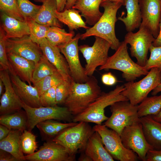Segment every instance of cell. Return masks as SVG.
<instances>
[{
    "label": "cell",
    "mask_w": 161,
    "mask_h": 161,
    "mask_svg": "<svg viewBox=\"0 0 161 161\" xmlns=\"http://www.w3.org/2000/svg\"><path fill=\"white\" fill-rule=\"evenodd\" d=\"M122 5V3L119 2L102 1L100 6L104 8V11L102 16L92 27L80 35V39L83 40L92 36L99 37L108 41L111 49L117 50L121 42L116 37L115 26L117 20V12Z\"/></svg>",
    "instance_id": "1"
},
{
    "label": "cell",
    "mask_w": 161,
    "mask_h": 161,
    "mask_svg": "<svg viewBox=\"0 0 161 161\" xmlns=\"http://www.w3.org/2000/svg\"><path fill=\"white\" fill-rule=\"evenodd\" d=\"M155 39L148 29L140 26L137 32H128L124 41L130 45L129 49L131 56L136 59L138 64L144 67L148 59L147 55L150 48Z\"/></svg>",
    "instance_id": "11"
},
{
    "label": "cell",
    "mask_w": 161,
    "mask_h": 161,
    "mask_svg": "<svg viewBox=\"0 0 161 161\" xmlns=\"http://www.w3.org/2000/svg\"><path fill=\"white\" fill-rule=\"evenodd\" d=\"M76 1L77 0H67L65 9H69L72 8Z\"/></svg>",
    "instance_id": "50"
},
{
    "label": "cell",
    "mask_w": 161,
    "mask_h": 161,
    "mask_svg": "<svg viewBox=\"0 0 161 161\" xmlns=\"http://www.w3.org/2000/svg\"><path fill=\"white\" fill-rule=\"evenodd\" d=\"M125 89L123 85H117L114 89L101 95L83 112L73 116L72 122H84L101 125L109 118L105 114L108 106L118 101L128 100L121 92Z\"/></svg>",
    "instance_id": "3"
},
{
    "label": "cell",
    "mask_w": 161,
    "mask_h": 161,
    "mask_svg": "<svg viewBox=\"0 0 161 161\" xmlns=\"http://www.w3.org/2000/svg\"><path fill=\"white\" fill-rule=\"evenodd\" d=\"M137 107L140 118L157 114L161 110V94L147 97L138 105Z\"/></svg>",
    "instance_id": "31"
},
{
    "label": "cell",
    "mask_w": 161,
    "mask_h": 161,
    "mask_svg": "<svg viewBox=\"0 0 161 161\" xmlns=\"http://www.w3.org/2000/svg\"><path fill=\"white\" fill-rule=\"evenodd\" d=\"M19 10L25 21L34 20L41 6L35 4L29 0H17Z\"/></svg>",
    "instance_id": "37"
},
{
    "label": "cell",
    "mask_w": 161,
    "mask_h": 161,
    "mask_svg": "<svg viewBox=\"0 0 161 161\" xmlns=\"http://www.w3.org/2000/svg\"><path fill=\"white\" fill-rule=\"evenodd\" d=\"M27 21L29 28L30 38L33 42L39 45L41 41L46 38L49 27L39 24L34 20Z\"/></svg>",
    "instance_id": "34"
},
{
    "label": "cell",
    "mask_w": 161,
    "mask_h": 161,
    "mask_svg": "<svg viewBox=\"0 0 161 161\" xmlns=\"http://www.w3.org/2000/svg\"><path fill=\"white\" fill-rule=\"evenodd\" d=\"M72 80H63L56 85V100L57 105L64 104L69 93Z\"/></svg>",
    "instance_id": "40"
},
{
    "label": "cell",
    "mask_w": 161,
    "mask_h": 161,
    "mask_svg": "<svg viewBox=\"0 0 161 161\" xmlns=\"http://www.w3.org/2000/svg\"><path fill=\"white\" fill-rule=\"evenodd\" d=\"M22 132L18 130L11 129L7 137L0 140V149L10 153L19 161L25 160L20 142Z\"/></svg>",
    "instance_id": "27"
},
{
    "label": "cell",
    "mask_w": 161,
    "mask_h": 161,
    "mask_svg": "<svg viewBox=\"0 0 161 161\" xmlns=\"http://www.w3.org/2000/svg\"><path fill=\"white\" fill-rule=\"evenodd\" d=\"M142 22L140 26L148 29L156 38L161 19V0H139Z\"/></svg>",
    "instance_id": "15"
},
{
    "label": "cell",
    "mask_w": 161,
    "mask_h": 161,
    "mask_svg": "<svg viewBox=\"0 0 161 161\" xmlns=\"http://www.w3.org/2000/svg\"><path fill=\"white\" fill-rule=\"evenodd\" d=\"M5 90L4 84L2 80L0 78V97H1L4 93V90Z\"/></svg>",
    "instance_id": "53"
},
{
    "label": "cell",
    "mask_w": 161,
    "mask_h": 161,
    "mask_svg": "<svg viewBox=\"0 0 161 161\" xmlns=\"http://www.w3.org/2000/svg\"><path fill=\"white\" fill-rule=\"evenodd\" d=\"M7 39L5 32L1 26L0 28V70L9 71L10 66L6 51Z\"/></svg>",
    "instance_id": "41"
},
{
    "label": "cell",
    "mask_w": 161,
    "mask_h": 161,
    "mask_svg": "<svg viewBox=\"0 0 161 161\" xmlns=\"http://www.w3.org/2000/svg\"><path fill=\"white\" fill-rule=\"evenodd\" d=\"M39 46L43 54L56 68L64 80H72L68 64L58 47L52 45L46 38Z\"/></svg>",
    "instance_id": "19"
},
{
    "label": "cell",
    "mask_w": 161,
    "mask_h": 161,
    "mask_svg": "<svg viewBox=\"0 0 161 161\" xmlns=\"http://www.w3.org/2000/svg\"><path fill=\"white\" fill-rule=\"evenodd\" d=\"M92 46L83 45L79 46V50L85 59V71L88 76H92L96 68L104 65L108 59V52L111 45L105 39L95 36Z\"/></svg>",
    "instance_id": "10"
},
{
    "label": "cell",
    "mask_w": 161,
    "mask_h": 161,
    "mask_svg": "<svg viewBox=\"0 0 161 161\" xmlns=\"http://www.w3.org/2000/svg\"><path fill=\"white\" fill-rule=\"evenodd\" d=\"M127 44L124 41L112 55L109 57L106 63L99 70L114 69L122 72V77L127 82L134 81L137 78L148 72L144 67L134 62L128 52Z\"/></svg>",
    "instance_id": "4"
},
{
    "label": "cell",
    "mask_w": 161,
    "mask_h": 161,
    "mask_svg": "<svg viewBox=\"0 0 161 161\" xmlns=\"http://www.w3.org/2000/svg\"><path fill=\"white\" fill-rule=\"evenodd\" d=\"M1 16V27L7 39L20 38L29 35V28L27 21L18 20L2 12Z\"/></svg>",
    "instance_id": "21"
},
{
    "label": "cell",
    "mask_w": 161,
    "mask_h": 161,
    "mask_svg": "<svg viewBox=\"0 0 161 161\" xmlns=\"http://www.w3.org/2000/svg\"><path fill=\"white\" fill-rule=\"evenodd\" d=\"M93 128L100 135L105 148L114 159L120 161L139 160L135 152L124 146L120 135L117 132L109 129L104 125L96 124Z\"/></svg>",
    "instance_id": "8"
},
{
    "label": "cell",
    "mask_w": 161,
    "mask_h": 161,
    "mask_svg": "<svg viewBox=\"0 0 161 161\" xmlns=\"http://www.w3.org/2000/svg\"><path fill=\"white\" fill-rule=\"evenodd\" d=\"M64 80L58 72L48 75L33 85L37 89L40 96L49 89Z\"/></svg>",
    "instance_id": "35"
},
{
    "label": "cell",
    "mask_w": 161,
    "mask_h": 161,
    "mask_svg": "<svg viewBox=\"0 0 161 161\" xmlns=\"http://www.w3.org/2000/svg\"><path fill=\"white\" fill-rule=\"evenodd\" d=\"M160 83L161 71L157 68H153L139 81L127 82L124 83L125 89L121 93L131 104L138 105Z\"/></svg>",
    "instance_id": "6"
},
{
    "label": "cell",
    "mask_w": 161,
    "mask_h": 161,
    "mask_svg": "<svg viewBox=\"0 0 161 161\" xmlns=\"http://www.w3.org/2000/svg\"><path fill=\"white\" fill-rule=\"evenodd\" d=\"M36 1L43 3L46 0H34Z\"/></svg>",
    "instance_id": "55"
},
{
    "label": "cell",
    "mask_w": 161,
    "mask_h": 161,
    "mask_svg": "<svg viewBox=\"0 0 161 161\" xmlns=\"http://www.w3.org/2000/svg\"><path fill=\"white\" fill-rule=\"evenodd\" d=\"M146 161H161V150H149L146 156Z\"/></svg>",
    "instance_id": "44"
},
{
    "label": "cell",
    "mask_w": 161,
    "mask_h": 161,
    "mask_svg": "<svg viewBox=\"0 0 161 161\" xmlns=\"http://www.w3.org/2000/svg\"><path fill=\"white\" fill-rule=\"evenodd\" d=\"M149 51L150 57L144 66L148 71L153 68H157L161 71V46H151Z\"/></svg>",
    "instance_id": "39"
},
{
    "label": "cell",
    "mask_w": 161,
    "mask_h": 161,
    "mask_svg": "<svg viewBox=\"0 0 161 161\" xmlns=\"http://www.w3.org/2000/svg\"><path fill=\"white\" fill-rule=\"evenodd\" d=\"M0 78L5 86L4 92L0 97V115L12 114L22 109V102L14 89L9 71L0 70Z\"/></svg>",
    "instance_id": "17"
},
{
    "label": "cell",
    "mask_w": 161,
    "mask_h": 161,
    "mask_svg": "<svg viewBox=\"0 0 161 161\" xmlns=\"http://www.w3.org/2000/svg\"><path fill=\"white\" fill-rule=\"evenodd\" d=\"M11 129L1 124H0V140L5 138L9 134Z\"/></svg>",
    "instance_id": "46"
},
{
    "label": "cell",
    "mask_w": 161,
    "mask_h": 161,
    "mask_svg": "<svg viewBox=\"0 0 161 161\" xmlns=\"http://www.w3.org/2000/svg\"><path fill=\"white\" fill-rule=\"evenodd\" d=\"M143 133L148 143L155 150H161V124L151 115L140 118Z\"/></svg>",
    "instance_id": "23"
},
{
    "label": "cell",
    "mask_w": 161,
    "mask_h": 161,
    "mask_svg": "<svg viewBox=\"0 0 161 161\" xmlns=\"http://www.w3.org/2000/svg\"><path fill=\"white\" fill-rule=\"evenodd\" d=\"M0 161H19L10 153L0 149Z\"/></svg>",
    "instance_id": "45"
},
{
    "label": "cell",
    "mask_w": 161,
    "mask_h": 161,
    "mask_svg": "<svg viewBox=\"0 0 161 161\" xmlns=\"http://www.w3.org/2000/svg\"><path fill=\"white\" fill-rule=\"evenodd\" d=\"M103 0H77L72 8L78 10L86 22L94 25L100 19L103 13L99 7Z\"/></svg>",
    "instance_id": "24"
},
{
    "label": "cell",
    "mask_w": 161,
    "mask_h": 161,
    "mask_svg": "<svg viewBox=\"0 0 161 161\" xmlns=\"http://www.w3.org/2000/svg\"><path fill=\"white\" fill-rule=\"evenodd\" d=\"M58 72L56 68L43 54L35 65L32 74V83L34 85L46 77Z\"/></svg>",
    "instance_id": "33"
},
{
    "label": "cell",
    "mask_w": 161,
    "mask_h": 161,
    "mask_svg": "<svg viewBox=\"0 0 161 161\" xmlns=\"http://www.w3.org/2000/svg\"><path fill=\"white\" fill-rule=\"evenodd\" d=\"M161 92V83L159 84L152 91L151 94L153 95H156L159 92Z\"/></svg>",
    "instance_id": "52"
},
{
    "label": "cell",
    "mask_w": 161,
    "mask_h": 161,
    "mask_svg": "<svg viewBox=\"0 0 161 161\" xmlns=\"http://www.w3.org/2000/svg\"><path fill=\"white\" fill-rule=\"evenodd\" d=\"M21 145L24 153L27 155L34 153L38 145L35 136L31 131L26 129L24 131L21 137Z\"/></svg>",
    "instance_id": "36"
},
{
    "label": "cell",
    "mask_w": 161,
    "mask_h": 161,
    "mask_svg": "<svg viewBox=\"0 0 161 161\" xmlns=\"http://www.w3.org/2000/svg\"><path fill=\"white\" fill-rule=\"evenodd\" d=\"M56 85L51 87L40 96L42 106H50L57 105L56 100Z\"/></svg>",
    "instance_id": "42"
},
{
    "label": "cell",
    "mask_w": 161,
    "mask_h": 161,
    "mask_svg": "<svg viewBox=\"0 0 161 161\" xmlns=\"http://www.w3.org/2000/svg\"><path fill=\"white\" fill-rule=\"evenodd\" d=\"M2 12L21 21H25L19 10L17 0H0Z\"/></svg>",
    "instance_id": "38"
},
{
    "label": "cell",
    "mask_w": 161,
    "mask_h": 161,
    "mask_svg": "<svg viewBox=\"0 0 161 161\" xmlns=\"http://www.w3.org/2000/svg\"><path fill=\"white\" fill-rule=\"evenodd\" d=\"M137 106L132 104L129 100L118 101L113 103L110 108L112 114L104 125L120 135L126 127L140 121L138 114Z\"/></svg>",
    "instance_id": "7"
},
{
    "label": "cell",
    "mask_w": 161,
    "mask_h": 161,
    "mask_svg": "<svg viewBox=\"0 0 161 161\" xmlns=\"http://www.w3.org/2000/svg\"><path fill=\"white\" fill-rule=\"evenodd\" d=\"M79 157L78 160L79 161H92V159L87 155L83 151V152Z\"/></svg>",
    "instance_id": "49"
},
{
    "label": "cell",
    "mask_w": 161,
    "mask_h": 161,
    "mask_svg": "<svg viewBox=\"0 0 161 161\" xmlns=\"http://www.w3.org/2000/svg\"><path fill=\"white\" fill-rule=\"evenodd\" d=\"M7 54L10 66L9 72L13 73L23 81L31 85L35 63L13 53Z\"/></svg>",
    "instance_id": "20"
},
{
    "label": "cell",
    "mask_w": 161,
    "mask_h": 161,
    "mask_svg": "<svg viewBox=\"0 0 161 161\" xmlns=\"http://www.w3.org/2000/svg\"><path fill=\"white\" fill-rule=\"evenodd\" d=\"M74 35V31L67 32L61 27L51 26L49 28L46 38L52 45L58 47L69 42Z\"/></svg>",
    "instance_id": "32"
},
{
    "label": "cell",
    "mask_w": 161,
    "mask_h": 161,
    "mask_svg": "<svg viewBox=\"0 0 161 161\" xmlns=\"http://www.w3.org/2000/svg\"><path fill=\"white\" fill-rule=\"evenodd\" d=\"M80 13L78 10L73 8L64 9L61 12L56 10L55 15L59 21L68 26L70 32H73L74 30H76L80 28L86 30L89 29V27L86 25Z\"/></svg>",
    "instance_id": "28"
},
{
    "label": "cell",
    "mask_w": 161,
    "mask_h": 161,
    "mask_svg": "<svg viewBox=\"0 0 161 161\" xmlns=\"http://www.w3.org/2000/svg\"><path fill=\"white\" fill-rule=\"evenodd\" d=\"M151 116L154 120L161 124V110L157 114Z\"/></svg>",
    "instance_id": "51"
},
{
    "label": "cell",
    "mask_w": 161,
    "mask_h": 161,
    "mask_svg": "<svg viewBox=\"0 0 161 161\" xmlns=\"http://www.w3.org/2000/svg\"><path fill=\"white\" fill-rule=\"evenodd\" d=\"M57 10L56 0H46L38 12L34 21L36 22L48 27L61 26L55 15Z\"/></svg>",
    "instance_id": "26"
},
{
    "label": "cell",
    "mask_w": 161,
    "mask_h": 161,
    "mask_svg": "<svg viewBox=\"0 0 161 161\" xmlns=\"http://www.w3.org/2000/svg\"><path fill=\"white\" fill-rule=\"evenodd\" d=\"M23 109L27 117V130L31 131L39 123L48 120L72 121L73 116L66 106L58 105L33 108L22 102Z\"/></svg>",
    "instance_id": "9"
},
{
    "label": "cell",
    "mask_w": 161,
    "mask_h": 161,
    "mask_svg": "<svg viewBox=\"0 0 161 161\" xmlns=\"http://www.w3.org/2000/svg\"><path fill=\"white\" fill-rule=\"evenodd\" d=\"M110 1L119 2H120L122 3L123 4V5L124 0H103L102 1Z\"/></svg>",
    "instance_id": "54"
},
{
    "label": "cell",
    "mask_w": 161,
    "mask_h": 161,
    "mask_svg": "<svg viewBox=\"0 0 161 161\" xmlns=\"http://www.w3.org/2000/svg\"><path fill=\"white\" fill-rule=\"evenodd\" d=\"M101 80L104 84L108 86L114 85L117 82L116 78L111 72L103 74L101 76Z\"/></svg>",
    "instance_id": "43"
},
{
    "label": "cell",
    "mask_w": 161,
    "mask_h": 161,
    "mask_svg": "<svg viewBox=\"0 0 161 161\" xmlns=\"http://www.w3.org/2000/svg\"><path fill=\"white\" fill-rule=\"evenodd\" d=\"M77 123L73 122L63 123L55 120L50 119L39 123L36 126L44 139L50 140L63 130L74 126Z\"/></svg>",
    "instance_id": "29"
},
{
    "label": "cell",
    "mask_w": 161,
    "mask_h": 161,
    "mask_svg": "<svg viewBox=\"0 0 161 161\" xmlns=\"http://www.w3.org/2000/svg\"><path fill=\"white\" fill-rule=\"evenodd\" d=\"M80 35L77 34L69 42L58 47L67 62L72 80L77 83H83L88 80L89 76L86 74L79 60L78 44Z\"/></svg>",
    "instance_id": "13"
},
{
    "label": "cell",
    "mask_w": 161,
    "mask_h": 161,
    "mask_svg": "<svg viewBox=\"0 0 161 161\" xmlns=\"http://www.w3.org/2000/svg\"><path fill=\"white\" fill-rule=\"evenodd\" d=\"M67 1V0H56L58 11L61 12L64 10Z\"/></svg>",
    "instance_id": "47"
},
{
    "label": "cell",
    "mask_w": 161,
    "mask_h": 161,
    "mask_svg": "<svg viewBox=\"0 0 161 161\" xmlns=\"http://www.w3.org/2000/svg\"><path fill=\"white\" fill-rule=\"evenodd\" d=\"M120 137L124 146L135 152L139 160L146 161L147 152L154 149L145 138L140 121L126 127Z\"/></svg>",
    "instance_id": "12"
},
{
    "label": "cell",
    "mask_w": 161,
    "mask_h": 161,
    "mask_svg": "<svg viewBox=\"0 0 161 161\" xmlns=\"http://www.w3.org/2000/svg\"><path fill=\"white\" fill-rule=\"evenodd\" d=\"M84 152L92 161H114L107 151L99 134L94 131L89 138Z\"/></svg>",
    "instance_id": "22"
},
{
    "label": "cell",
    "mask_w": 161,
    "mask_h": 161,
    "mask_svg": "<svg viewBox=\"0 0 161 161\" xmlns=\"http://www.w3.org/2000/svg\"><path fill=\"white\" fill-rule=\"evenodd\" d=\"M9 72L13 87L21 101L32 107L37 108L42 106L36 87L27 84L13 73Z\"/></svg>",
    "instance_id": "18"
},
{
    "label": "cell",
    "mask_w": 161,
    "mask_h": 161,
    "mask_svg": "<svg viewBox=\"0 0 161 161\" xmlns=\"http://www.w3.org/2000/svg\"><path fill=\"white\" fill-rule=\"evenodd\" d=\"M101 88L96 78L89 76L83 83L73 80L69 95L64 104L73 116L83 112L101 94Z\"/></svg>",
    "instance_id": "2"
},
{
    "label": "cell",
    "mask_w": 161,
    "mask_h": 161,
    "mask_svg": "<svg viewBox=\"0 0 161 161\" xmlns=\"http://www.w3.org/2000/svg\"><path fill=\"white\" fill-rule=\"evenodd\" d=\"M25 160L30 161H74L75 158L71 156L60 144L49 140L44 143L34 153L24 156Z\"/></svg>",
    "instance_id": "14"
},
{
    "label": "cell",
    "mask_w": 161,
    "mask_h": 161,
    "mask_svg": "<svg viewBox=\"0 0 161 161\" xmlns=\"http://www.w3.org/2000/svg\"><path fill=\"white\" fill-rule=\"evenodd\" d=\"M78 123L60 132L52 140L64 147L72 156L84 151L87 141L95 131L88 123Z\"/></svg>",
    "instance_id": "5"
},
{
    "label": "cell",
    "mask_w": 161,
    "mask_h": 161,
    "mask_svg": "<svg viewBox=\"0 0 161 161\" xmlns=\"http://www.w3.org/2000/svg\"><path fill=\"white\" fill-rule=\"evenodd\" d=\"M27 117L22 109L12 114L1 115L0 124L10 129H16L23 131L27 129Z\"/></svg>",
    "instance_id": "30"
},
{
    "label": "cell",
    "mask_w": 161,
    "mask_h": 161,
    "mask_svg": "<svg viewBox=\"0 0 161 161\" xmlns=\"http://www.w3.org/2000/svg\"><path fill=\"white\" fill-rule=\"evenodd\" d=\"M154 47L161 46V19L160 24V30L158 35L152 44Z\"/></svg>",
    "instance_id": "48"
},
{
    "label": "cell",
    "mask_w": 161,
    "mask_h": 161,
    "mask_svg": "<svg viewBox=\"0 0 161 161\" xmlns=\"http://www.w3.org/2000/svg\"><path fill=\"white\" fill-rule=\"evenodd\" d=\"M123 5L125 6L126 10V16H119L117 19L124 23L128 32H132L139 28L141 24L139 0H124Z\"/></svg>",
    "instance_id": "25"
},
{
    "label": "cell",
    "mask_w": 161,
    "mask_h": 161,
    "mask_svg": "<svg viewBox=\"0 0 161 161\" xmlns=\"http://www.w3.org/2000/svg\"><path fill=\"white\" fill-rule=\"evenodd\" d=\"M7 53H12L34 61L36 64L43 55L39 45L29 35L20 38L8 39L6 41Z\"/></svg>",
    "instance_id": "16"
}]
</instances>
